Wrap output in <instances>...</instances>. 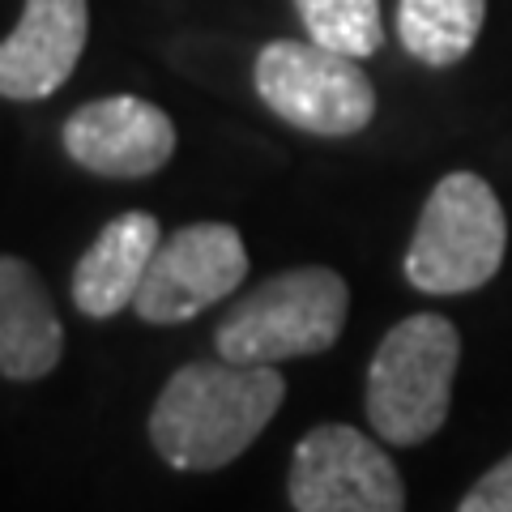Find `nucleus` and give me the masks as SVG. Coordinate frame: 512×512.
<instances>
[{
  "mask_svg": "<svg viewBox=\"0 0 512 512\" xmlns=\"http://www.w3.org/2000/svg\"><path fill=\"white\" fill-rule=\"evenodd\" d=\"M295 512H406V487L393 457L346 423H320L291 461Z\"/></svg>",
  "mask_w": 512,
  "mask_h": 512,
  "instance_id": "6",
  "label": "nucleus"
},
{
  "mask_svg": "<svg viewBox=\"0 0 512 512\" xmlns=\"http://www.w3.org/2000/svg\"><path fill=\"white\" fill-rule=\"evenodd\" d=\"M286 397L274 363H184L150 410L154 453L171 470L205 474L248 453Z\"/></svg>",
  "mask_w": 512,
  "mask_h": 512,
  "instance_id": "1",
  "label": "nucleus"
},
{
  "mask_svg": "<svg viewBox=\"0 0 512 512\" xmlns=\"http://www.w3.org/2000/svg\"><path fill=\"white\" fill-rule=\"evenodd\" d=\"M457 512H512V453L478 478L466 491V500L457 504Z\"/></svg>",
  "mask_w": 512,
  "mask_h": 512,
  "instance_id": "14",
  "label": "nucleus"
},
{
  "mask_svg": "<svg viewBox=\"0 0 512 512\" xmlns=\"http://www.w3.org/2000/svg\"><path fill=\"white\" fill-rule=\"evenodd\" d=\"M158 244H163V235H158L154 214L128 210L120 218H111L73 269L77 312L90 320H107L120 308H133Z\"/></svg>",
  "mask_w": 512,
  "mask_h": 512,
  "instance_id": "10",
  "label": "nucleus"
},
{
  "mask_svg": "<svg viewBox=\"0 0 512 512\" xmlns=\"http://www.w3.org/2000/svg\"><path fill=\"white\" fill-rule=\"evenodd\" d=\"M64 350V325L35 265L0 252V376L43 380Z\"/></svg>",
  "mask_w": 512,
  "mask_h": 512,
  "instance_id": "11",
  "label": "nucleus"
},
{
  "mask_svg": "<svg viewBox=\"0 0 512 512\" xmlns=\"http://www.w3.org/2000/svg\"><path fill=\"white\" fill-rule=\"evenodd\" d=\"M461 333L448 316L414 312L384 333L367 367V423L384 444H423L448 419Z\"/></svg>",
  "mask_w": 512,
  "mask_h": 512,
  "instance_id": "3",
  "label": "nucleus"
},
{
  "mask_svg": "<svg viewBox=\"0 0 512 512\" xmlns=\"http://www.w3.org/2000/svg\"><path fill=\"white\" fill-rule=\"evenodd\" d=\"M487 22V0H397V39L431 69L466 60Z\"/></svg>",
  "mask_w": 512,
  "mask_h": 512,
  "instance_id": "12",
  "label": "nucleus"
},
{
  "mask_svg": "<svg viewBox=\"0 0 512 512\" xmlns=\"http://www.w3.org/2000/svg\"><path fill=\"white\" fill-rule=\"evenodd\" d=\"M508 218L491 184L453 171L431 188L406 248V282L427 295H466L487 286L504 265Z\"/></svg>",
  "mask_w": 512,
  "mask_h": 512,
  "instance_id": "4",
  "label": "nucleus"
},
{
  "mask_svg": "<svg viewBox=\"0 0 512 512\" xmlns=\"http://www.w3.org/2000/svg\"><path fill=\"white\" fill-rule=\"evenodd\" d=\"M252 82L278 120L312 137H355L376 116V86L367 82L359 60L329 52L312 39L265 43Z\"/></svg>",
  "mask_w": 512,
  "mask_h": 512,
  "instance_id": "5",
  "label": "nucleus"
},
{
  "mask_svg": "<svg viewBox=\"0 0 512 512\" xmlns=\"http://www.w3.org/2000/svg\"><path fill=\"white\" fill-rule=\"evenodd\" d=\"M350 316V286L338 269L299 265L265 278L214 329V346L227 363H282L320 355L342 338Z\"/></svg>",
  "mask_w": 512,
  "mask_h": 512,
  "instance_id": "2",
  "label": "nucleus"
},
{
  "mask_svg": "<svg viewBox=\"0 0 512 512\" xmlns=\"http://www.w3.org/2000/svg\"><path fill=\"white\" fill-rule=\"evenodd\" d=\"M295 9L312 43L329 47V52L367 60L384 43L380 0H295Z\"/></svg>",
  "mask_w": 512,
  "mask_h": 512,
  "instance_id": "13",
  "label": "nucleus"
},
{
  "mask_svg": "<svg viewBox=\"0 0 512 512\" xmlns=\"http://www.w3.org/2000/svg\"><path fill=\"white\" fill-rule=\"evenodd\" d=\"M248 278V248L231 222H192L163 239L133 299L146 325H180L222 303Z\"/></svg>",
  "mask_w": 512,
  "mask_h": 512,
  "instance_id": "7",
  "label": "nucleus"
},
{
  "mask_svg": "<svg viewBox=\"0 0 512 512\" xmlns=\"http://www.w3.org/2000/svg\"><path fill=\"white\" fill-rule=\"evenodd\" d=\"M64 154L107 180H141L171 163L175 124L163 107L133 94L82 103L60 128Z\"/></svg>",
  "mask_w": 512,
  "mask_h": 512,
  "instance_id": "8",
  "label": "nucleus"
},
{
  "mask_svg": "<svg viewBox=\"0 0 512 512\" xmlns=\"http://www.w3.org/2000/svg\"><path fill=\"white\" fill-rule=\"evenodd\" d=\"M90 39V0H26L0 43V99L39 103L69 82Z\"/></svg>",
  "mask_w": 512,
  "mask_h": 512,
  "instance_id": "9",
  "label": "nucleus"
}]
</instances>
